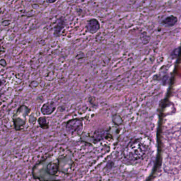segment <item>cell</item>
Masks as SVG:
<instances>
[{"mask_svg": "<svg viewBox=\"0 0 181 181\" xmlns=\"http://www.w3.org/2000/svg\"><path fill=\"white\" fill-rule=\"evenodd\" d=\"M86 28L90 32H96L100 29V24L96 19H92L88 21Z\"/></svg>", "mask_w": 181, "mask_h": 181, "instance_id": "cell-1", "label": "cell"}, {"mask_svg": "<svg viewBox=\"0 0 181 181\" xmlns=\"http://www.w3.org/2000/svg\"><path fill=\"white\" fill-rule=\"evenodd\" d=\"M178 22V18L174 15H170L163 20L162 24L167 27H172Z\"/></svg>", "mask_w": 181, "mask_h": 181, "instance_id": "cell-2", "label": "cell"}, {"mask_svg": "<svg viewBox=\"0 0 181 181\" xmlns=\"http://www.w3.org/2000/svg\"><path fill=\"white\" fill-rule=\"evenodd\" d=\"M47 1V2H48V3H54V2H55L57 0H46Z\"/></svg>", "mask_w": 181, "mask_h": 181, "instance_id": "cell-3", "label": "cell"}]
</instances>
